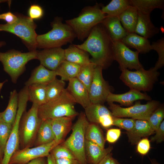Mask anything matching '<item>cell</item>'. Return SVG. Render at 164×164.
Returning <instances> with one entry per match:
<instances>
[{"mask_svg": "<svg viewBox=\"0 0 164 164\" xmlns=\"http://www.w3.org/2000/svg\"><path fill=\"white\" fill-rule=\"evenodd\" d=\"M118 17L128 33L135 32L138 18V11L135 7L130 5Z\"/></svg>", "mask_w": 164, "mask_h": 164, "instance_id": "4316f807", "label": "cell"}, {"mask_svg": "<svg viewBox=\"0 0 164 164\" xmlns=\"http://www.w3.org/2000/svg\"><path fill=\"white\" fill-rule=\"evenodd\" d=\"M29 17L32 20L39 19L43 15L44 11L40 6L37 5H31L28 11Z\"/></svg>", "mask_w": 164, "mask_h": 164, "instance_id": "b9f144b4", "label": "cell"}, {"mask_svg": "<svg viewBox=\"0 0 164 164\" xmlns=\"http://www.w3.org/2000/svg\"><path fill=\"white\" fill-rule=\"evenodd\" d=\"M50 153L55 159L60 158L76 159L70 150L61 143L54 147Z\"/></svg>", "mask_w": 164, "mask_h": 164, "instance_id": "ab89813d", "label": "cell"}, {"mask_svg": "<svg viewBox=\"0 0 164 164\" xmlns=\"http://www.w3.org/2000/svg\"><path fill=\"white\" fill-rule=\"evenodd\" d=\"M155 132V135L152 137L151 141L160 143L164 141V121L163 120Z\"/></svg>", "mask_w": 164, "mask_h": 164, "instance_id": "f6af8a7d", "label": "cell"}, {"mask_svg": "<svg viewBox=\"0 0 164 164\" xmlns=\"http://www.w3.org/2000/svg\"><path fill=\"white\" fill-rule=\"evenodd\" d=\"M46 85L33 84L27 87L29 101L39 106L46 103Z\"/></svg>", "mask_w": 164, "mask_h": 164, "instance_id": "4dcf8cb0", "label": "cell"}, {"mask_svg": "<svg viewBox=\"0 0 164 164\" xmlns=\"http://www.w3.org/2000/svg\"><path fill=\"white\" fill-rule=\"evenodd\" d=\"M89 53L91 62L106 69L113 61V41L101 23L95 26L87 39L81 44L75 45Z\"/></svg>", "mask_w": 164, "mask_h": 164, "instance_id": "6da1fadb", "label": "cell"}, {"mask_svg": "<svg viewBox=\"0 0 164 164\" xmlns=\"http://www.w3.org/2000/svg\"><path fill=\"white\" fill-rule=\"evenodd\" d=\"M135 120L132 118H125L114 117L113 125L124 129L127 131H129L133 128Z\"/></svg>", "mask_w": 164, "mask_h": 164, "instance_id": "60d3db41", "label": "cell"}, {"mask_svg": "<svg viewBox=\"0 0 164 164\" xmlns=\"http://www.w3.org/2000/svg\"><path fill=\"white\" fill-rule=\"evenodd\" d=\"M131 5L135 7L138 12L150 15L155 9L164 10L163 0H130Z\"/></svg>", "mask_w": 164, "mask_h": 164, "instance_id": "f546056e", "label": "cell"}, {"mask_svg": "<svg viewBox=\"0 0 164 164\" xmlns=\"http://www.w3.org/2000/svg\"><path fill=\"white\" fill-rule=\"evenodd\" d=\"M110 164H121L118 161L113 158V157L112 159Z\"/></svg>", "mask_w": 164, "mask_h": 164, "instance_id": "f5cc1de1", "label": "cell"}, {"mask_svg": "<svg viewBox=\"0 0 164 164\" xmlns=\"http://www.w3.org/2000/svg\"><path fill=\"white\" fill-rule=\"evenodd\" d=\"M12 126L4 121L0 117V156L2 159Z\"/></svg>", "mask_w": 164, "mask_h": 164, "instance_id": "8d00e7d4", "label": "cell"}, {"mask_svg": "<svg viewBox=\"0 0 164 164\" xmlns=\"http://www.w3.org/2000/svg\"><path fill=\"white\" fill-rule=\"evenodd\" d=\"M37 52L36 50L22 53L15 50L0 52V61L12 83H16L19 77L25 71L26 65L29 61L37 59Z\"/></svg>", "mask_w": 164, "mask_h": 164, "instance_id": "5b68a950", "label": "cell"}, {"mask_svg": "<svg viewBox=\"0 0 164 164\" xmlns=\"http://www.w3.org/2000/svg\"><path fill=\"white\" fill-rule=\"evenodd\" d=\"M74 118L64 116L51 119V125L55 141L58 144L64 141L65 138L72 128Z\"/></svg>", "mask_w": 164, "mask_h": 164, "instance_id": "ac0fdd59", "label": "cell"}, {"mask_svg": "<svg viewBox=\"0 0 164 164\" xmlns=\"http://www.w3.org/2000/svg\"><path fill=\"white\" fill-rule=\"evenodd\" d=\"M102 6L101 4L96 3L93 6H86L77 17L65 21L79 40L83 41L87 38L93 28L106 17L101 10Z\"/></svg>", "mask_w": 164, "mask_h": 164, "instance_id": "7a4b0ae2", "label": "cell"}, {"mask_svg": "<svg viewBox=\"0 0 164 164\" xmlns=\"http://www.w3.org/2000/svg\"><path fill=\"white\" fill-rule=\"evenodd\" d=\"M46 157H40L34 159L26 164H47V159Z\"/></svg>", "mask_w": 164, "mask_h": 164, "instance_id": "681fc988", "label": "cell"}, {"mask_svg": "<svg viewBox=\"0 0 164 164\" xmlns=\"http://www.w3.org/2000/svg\"><path fill=\"white\" fill-rule=\"evenodd\" d=\"M56 164H80L76 159L60 158L55 159Z\"/></svg>", "mask_w": 164, "mask_h": 164, "instance_id": "c3c4849f", "label": "cell"}, {"mask_svg": "<svg viewBox=\"0 0 164 164\" xmlns=\"http://www.w3.org/2000/svg\"><path fill=\"white\" fill-rule=\"evenodd\" d=\"M51 119L43 120L37 133L34 145L39 146L55 141L51 125Z\"/></svg>", "mask_w": 164, "mask_h": 164, "instance_id": "83f0119b", "label": "cell"}, {"mask_svg": "<svg viewBox=\"0 0 164 164\" xmlns=\"http://www.w3.org/2000/svg\"><path fill=\"white\" fill-rule=\"evenodd\" d=\"M151 49L155 50L158 54V60L153 67L157 70L164 65V38L162 37L156 42H152Z\"/></svg>", "mask_w": 164, "mask_h": 164, "instance_id": "74e56055", "label": "cell"}, {"mask_svg": "<svg viewBox=\"0 0 164 164\" xmlns=\"http://www.w3.org/2000/svg\"><path fill=\"white\" fill-rule=\"evenodd\" d=\"M159 30L152 22L150 15L138 11V20L135 33L148 39L159 33Z\"/></svg>", "mask_w": 164, "mask_h": 164, "instance_id": "7402d4cb", "label": "cell"}, {"mask_svg": "<svg viewBox=\"0 0 164 164\" xmlns=\"http://www.w3.org/2000/svg\"><path fill=\"white\" fill-rule=\"evenodd\" d=\"M101 23L113 41H121L128 33L122 26L118 17L106 16Z\"/></svg>", "mask_w": 164, "mask_h": 164, "instance_id": "603a6c76", "label": "cell"}, {"mask_svg": "<svg viewBox=\"0 0 164 164\" xmlns=\"http://www.w3.org/2000/svg\"><path fill=\"white\" fill-rule=\"evenodd\" d=\"M121 41L129 48L136 49L139 53H145L151 50L148 39L135 32L128 33Z\"/></svg>", "mask_w": 164, "mask_h": 164, "instance_id": "cb8c5ba5", "label": "cell"}, {"mask_svg": "<svg viewBox=\"0 0 164 164\" xmlns=\"http://www.w3.org/2000/svg\"><path fill=\"white\" fill-rule=\"evenodd\" d=\"M130 5V0H112L107 5H103L101 10L107 16L118 17Z\"/></svg>", "mask_w": 164, "mask_h": 164, "instance_id": "836d02e7", "label": "cell"}, {"mask_svg": "<svg viewBox=\"0 0 164 164\" xmlns=\"http://www.w3.org/2000/svg\"><path fill=\"white\" fill-rule=\"evenodd\" d=\"M2 158H1L0 156V164H1V162H2Z\"/></svg>", "mask_w": 164, "mask_h": 164, "instance_id": "6f0895ef", "label": "cell"}, {"mask_svg": "<svg viewBox=\"0 0 164 164\" xmlns=\"http://www.w3.org/2000/svg\"><path fill=\"white\" fill-rule=\"evenodd\" d=\"M112 115L118 118H131L135 119L147 120L153 111L159 106V101L151 100L145 104L137 101L127 108H122L113 103H108Z\"/></svg>", "mask_w": 164, "mask_h": 164, "instance_id": "8fae6325", "label": "cell"}, {"mask_svg": "<svg viewBox=\"0 0 164 164\" xmlns=\"http://www.w3.org/2000/svg\"><path fill=\"white\" fill-rule=\"evenodd\" d=\"M18 21L12 24H0V31L9 32L19 37L29 51L36 50V27L33 20L29 17L19 16Z\"/></svg>", "mask_w": 164, "mask_h": 164, "instance_id": "9c48e42d", "label": "cell"}, {"mask_svg": "<svg viewBox=\"0 0 164 164\" xmlns=\"http://www.w3.org/2000/svg\"><path fill=\"white\" fill-rule=\"evenodd\" d=\"M114 117L112 114L106 115L99 120V124L105 128H108L113 125Z\"/></svg>", "mask_w": 164, "mask_h": 164, "instance_id": "7dc6e473", "label": "cell"}, {"mask_svg": "<svg viewBox=\"0 0 164 164\" xmlns=\"http://www.w3.org/2000/svg\"><path fill=\"white\" fill-rule=\"evenodd\" d=\"M76 102L66 89L57 98L39 106V117L42 120L79 114L74 105Z\"/></svg>", "mask_w": 164, "mask_h": 164, "instance_id": "277c9868", "label": "cell"}, {"mask_svg": "<svg viewBox=\"0 0 164 164\" xmlns=\"http://www.w3.org/2000/svg\"><path fill=\"white\" fill-rule=\"evenodd\" d=\"M121 132L120 129L118 128H111L108 130L106 140L110 143H114L120 137Z\"/></svg>", "mask_w": 164, "mask_h": 164, "instance_id": "ee69618b", "label": "cell"}, {"mask_svg": "<svg viewBox=\"0 0 164 164\" xmlns=\"http://www.w3.org/2000/svg\"><path fill=\"white\" fill-rule=\"evenodd\" d=\"M58 145L54 141L49 143L32 148L19 149L12 155L9 164H26L34 159L47 157L52 149Z\"/></svg>", "mask_w": 164, "mask_h": 164, "instance_id": "4fadbf2b", "label": "cell"}, {"mask_svg": "<svg viewBox=\"0 0 164 164\" xmlns=\"http://www.w3.org/2000/svg\"><path fill=\"white\" fill-rule=\"evenodd\" d=\"M65 83L56 78L46 86L47 102L59 97L65 89Z\"/></svg>", "mask_w": 164, "mask_h": 164, "instance_id": "d590c367", "label": "cell"}, {"mask_svg": "<svg viewBox=\"0 0 164 164\" xmlns=\"http://www.w3.org/2000/svg\"><path fill=\"white\" fill-rule=\"evenodd\" d=\"M84 110L85 115L90 123L99 124L101 119L107 115L112 114L103 104L91 103Z\"/></svg>", "mask_w": 164, "mask_h": 164, "instance_id": "f1b7e54d", "label": "cell"}, {"mask_svg": "<svg viewBox=\"0 0 164 164\" xmlns=\"http://www.w3.org/2000/svg\"><path fill=\"white\" fill-rule=\"evenodd\" d=\"M65 60L82 66L91 62L88 53L77 47L75 44H70L64 49Z\"/></svg>", "mask_w": 164, "mask_h": 164, "instance_id": "d4e9b609", "label": "cell"}, {"mask_svg": "<svg viewBox=\"0 0 164 164\" xmlns=\"http://www.w3.org/2000/svg\"><path fill=\"white\" fill-rule=\"evenodd\" d=\"M85 153L87 164H97L106 155L111 153L113 148L110 146L102 148L97 144L85 139Z\"/></svg>", "mask_w": 164, "mask_h": 164, "instance_id": "d6986e66", "label": "cell"}, {"mask_svg": "<svg viewBox=\"0 0 164 164\" xmlns=\"http://www.w3.org/2000/svg\"><path fill=\"white\" fill-rule=\"evenodd\" d=\"M102 68L96 66L93 79L89 90L91 103L103 104L111 92V88L104 79L102 75Z\"/></svg>", "mask_w": 164, "mask_h": 164, "instance_id": "5bb4252c", "label": "cell"}, {"mask_svg": "<svg viewBox=\"0 0 164 164\" xmlns=\"http://www.w3.org/2000/svg\"><path fill=\"white\" fill-rule=\"evenodd\" d=\"M151 101V97L146 94L140 91L130 89L127 92L122 94H114L112 92L108 95L106 101L108 103L117 102L121 105L130 106L134 102L139 100Z\"/></svg>", "mask_w": 164, "mask_h": 164, "instance_id": "2e32d148", "label": "cell"}, {"mask_svg": "<svg viewBox=\"0 0 164 164\" xmlns=\"http://www.w3.org/2000/svg\"><path fill=\"white\" fill-rule=\"evenodd\" d=\"M139 53L131 50L121 41H113V58L119 65L121 70L129 69L136 70L143 68L138 59Z\"/></svg>", "mask_w": 164, "mask_h": 164, "instance_id": "7c38bea8", "label": "cell"}, {"mask_svg": "<svg viewBox=\"0 0 164 164\" xmlns=\"http://www.w3.org/2000/svg\"><path fill=\"white\" fill-rule=\"evenodd\" d=\"M155 132L147 120L135 119L133 128L126 134L129 142L132 145L137 144L142 138L149 136Z\"/></svg>", "mask_w": 164, "mask_h": 164, "instance_id": "ffe728a7", "label": "cell"}, {"mask_svg": "<svg viewBox=\"0 0 164 164\" xmlns=\"http://www.w3.org/2000/svg\"><path fill=\"white\" fill-rule=\"evenodd\" d=\"M96 66L92 62L81 66L77 78L86 87L89 91L92 82Z\"/></svg>", "mask_w": 164, "mask_h": 164, "instance_id": "e575fe53", "label": "cell"}, {"mask_svg": "<svg viewBox=\"0 0 164 164\" xmlns=\"http://www.w3.org/2000/svg\"><path fill=\"white\" fill-rule=\"evenodd\" d=\"M164 118V109L163 106H159L152 114L147 121L152 130L155 132Z\"/></svg>", "mask_w": 164, "mask_h": 164, "instance_id": "f35d334b", "label": "cell"}, {"mask_svg": "<svg viewBox=\"0 0 164 164\" xmlns=\"http://www.w3.org/2000/svg\"><path fill=\"white\" fill-rule=\"evenodd\" d=\"M56 76L55 71L49 70L40 64L33 70L25 85L28 87L33 84L47 85L56 78Z\"/></svg>", "mask_w": 164, "mask_h": 164, "instance_id": "44dd1931", "label": "cell"}, {"mask_svg": "<svg viewBox=\"0 0 164 164\" xmlns=\"http://www.w3.org/2000/svg\"><path fill=\"white\" fill-rule=\"evenodd\" d=\"M112 158V154L110 153L106 155L97 164H110Z\"/></svg>", "mask_w": 164, "mask_h": 164, "instance_id": "f907efd6", "label": "cell"}, {"mask_svg": "<svg viewBox=\"0 0 164 164\" xmlns=\"http://www.w3.org/2000/svg\"><path fill=\"white\" fill-rule=\"evenodd\" d=\"M6 1L5 0H0V4L2 2H6Z\"/></svg>", "mask_w": 164, "mask_h": 164, "instance_id": "9f6ffc18", "label": "cell"}, {"mask_svg": "<svg viewBox=\"0 0 164 164\" xmlns=\"http://www.w3.org/2000/svg\"><path fill=\"white\" fill-rule=\"evenodd\" d=\"M76 64L65 60L55 71L56 76L61 77V79L65 81L76 78L81 67Z\"/></svg>", "mask_w": 164, "mask_h": 164, "instance_id": "1f68e13d", "label": "cell"}, {"mask_svg": "<svg viewBox=\"0 0 164 164\" xmlns=\"http://www.w3.org/2000/svg\"><path fill=\"white\" fill-rule=\"evenodd\" d=\"M66 89L76 103L80 104L84 109L91 103L88 90L77 78L69 81Z\"/></svg>", "mask_w": 164, "mask_h": 164, "instance_id": "e0dca14e", "label": "cell"}, {"mask_svg": "<svg viewBox=\"0 0 164 164\" xmlns=\"http://www.w3.org/2000/svg\"><path fill=\"white\" fill-rule=\"evenodd\" d=\"M98 124L89 122L85 130V138L104 148L106 139Z\"/></svg>", "mask_w": 164, "mask_h": 164, "instance_id": "d6a6232c", "label": "cell"}, {"mask_svg": "<svg viewBox=\"0 0 164 164\" xmlns=\"http://www.w3.org/2000/svg\"><path fill=\"white\" fill-rule=\"evenodd\" d=\"M0 19L4 20L6 22L7 24L11 25L18 21V17L11 12H9L0 14Z\"/></svg>", "mask_w": 164, "mask_h": 164, "instance_id": "bcb514c9", "label": "cell"}, {"mask_svg": "<svg viewBox=\"0 0 164 164\" xmlns=\"http://www.w3.org/2000/svg\"><path fill=\"white\" fill-rule=\"evenodd\" d=\"M5 44V42L4 41H0V48Z\"/></svg>", "mask_w": 164, "mask_h": 164, "instance_id": "11a10c76", "label": "cell"}, {"mask_svg": "<svg viewBox=\"0 0 164 164\" xmlns=\"http://www.w3.org/2000/svg\"><path fill=\"white\" fill-rule=\"evenodd\" d=\"M18 106V93L16 89L10 92L7 107L0 112V117L5 122L13 125L17 114Z\"/></svg>", "mask_w": 164, "mask_h": 164, "instance_id": "484cf974", "label": "cell"}, {"mask_svg": "<svg viewBox=\"0 0 164 164\" xmlns=\"http://www.w3.org/2000/svg\"><path fill=\"white\" fill-rule=\"evenodd\" d=\"M28 101L27 87L25 86L18 93V106L17 114L6 145L1 164H9L12 155L19 149L20 122L22 116L25 111Z\"/></svg>", "mask_w": 164, "mask_h": 164, "instance_id": "30bf717a", "label": "cell"}, {"mask_svg": "<svg viewBox=\"0 0 164 164\" xmlns=\"http://www.w3.org/2000/svg\"><path fill=\"white\" fill-rule=\"evenodd\" d=\"M52 29L42 35H37L36 38L37 48L49 49L61 47L71 43L76 38L71 28L62 22V18L57 17L51 23Z\"/></svg>", "mask_w": 164, "mask_h": 164, "instance_id": "3957f363", "label": "cell"}, {"mask_svg": "<svg viewBox=\"0 0 164 164\" xmlns=\"http://www.w3.org/2000/svg\"><path fill=\"white\" fill-rule=\"evenodd\" d=\"M137 150L142 155H146L150 148L149 140L146 138L141 139L137 144Z\"/></svg>", "mask_w": 164, "mask_h": 164, "instance_id": "7bdbcfd3", "label": "cell"}, {"mask_svg": "<svg viewBox=\"0 0 164 164\" xmlns=\"http://www.w3.org/2000/svg\"><path fill=\"white\" fill-rule=\"evenodd\" d=\"M37 59L47 69L55 71L65 60L64 49L61 47L43 49L38 51Z\"/></svg>", "mask_w": 164, "mask_h": 164, "instance_id": "9a60e30c", "label": "cell"}, {"mask_svg": "<svg viewBox=\"0 0 164 164\" xmlns=\"http://www.w3.org/2000/svg\"><path fill=\"white\" fill-rule=\"evenodd\" d=\"M151 164H160L158 163L155 160H151Z\"/></svg>", "mask_w": 164, "mask_h": 164, "instance_id": "db71d44e", "label": "cell"}, {"mask_svg": "<svg viewBox=\"0 0 164 164\" xmlns=\"http://www.w3.org/2000/svg\"><path fill=\"white\" fill-rule=\"evenodd\" d=\"M120 79L130 89L139 91H149L158 80L160 73L153 67L148 70L142 68L135 71L128 69L121 70Z\"/></svg>", "mask_w": 164, "mask_h": 164, "instance_id": "ba28073f", "label": "cell"}, {"mask_svg": "<svg viewBox=\"0 0 164 164\" xmlns=\"http://www.w3.org/2000/svg\"><path fill=\"white\" fill-rule=\"evenodd\" d=\"M39 106L32 104L28 111H25L19 124V146L21 149L30 148L34 145L37 133L43 120L39 118Z\"/></svg>", "mask_w": 164, "mask_h": 164, "instance_id": "52a82bcc", "label": "cell"}, {"mask_svg": "<svg viewBox=\"0 0 164 164\" xmlns=\"http://www.w3.org/2000/svg\"><path fill=\"white\" fill-rule=\"evenodd\" d=\"M84 113L81 112L72 127L70 136L61 144L72 152L80 164H87L85 153V131L89 123Z\"/></svg>", "mask_w": 164, "mask_h": 164, "instance_id": "8992f818", "label": "cell"}, {"mask_svg": "<svg viewBox=\"0 0 164 164\" xmlns=\"http://www.w3.org/2000/svg\"><path fill=\"white\" fill-rule=\"evenodd\" d=\"M47 164H56L55 159L50 153L47 157Z\"/></svg>", "mask_w": 164, "mask_h": 164, "instance_id": "816d5d0a", "label": "cell"}]
</instances>
